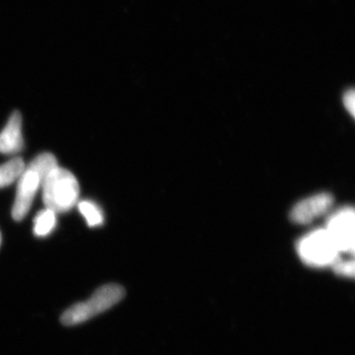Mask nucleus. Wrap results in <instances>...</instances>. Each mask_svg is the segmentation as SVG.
Instances as JSON below:
<instances>
[{
    "instance_id": "nucleus-1",
    "label": "nucleus",
    "mask_w": 355,
    "mask_h": 355,
    "mask_svg": "<svg viewBox=\"0 0 355 355\" xmlns=\"http://www.w3.org/2000/svg\"><path fill=\"white\" fill-rule=\"evenodd\" d=\"M46 209L55 214L69 211L78 202L80 187L76 176L69 170L58 167L42 184Z\"/></svg>"
},
{
    "instance_id": "nucleus-2",
    "label": "nucleus",
    "mask_w": 355,
    "mask_h": 355,
    "mask_svg": "<svg viewBox=\"0 0 355 355\" xmlns=\"http://www.w3.org/2000/svg\"><path fill=\"white\" fill-rule=\"evenodd\" d=\"M125 291L119 284H106L94 292L88 300L71 306L62 314V323L76 326L106 312L125 297Z\"/></svg>"
},
{
    "instance_id": "nucleus-3",
    "label": "nucleus",
    "mask_w": 355,
    "mask_h": 355,
    "mask_svg": "<svg viewBox=\"0 0 355 355\" xmlns=\"http://www.w3.org/2000/svg\"><path fill=\"white\" fill-rule=\"evenodd\" d=\"M297 253L301 260L315 268L333 266L340 253L326 229L311 231L299 240Z\"/></svg>"
},
{
    "instance_id": "nucleus-4",
    "label": "nucleus",
    "mask_w": 355,
    "mask_h": 355,
    "mask_svg": "<svg viewBox=\"0 0 355 355\" xmlns=\"http://www.w3.org/2000/svg\"><path fill=\"white\" fill-rule=\"evenodd\" d=\"M354 209L345 207L334 212L327 222L324 229L340 254L354 252Z\"/></svg>"
},
{
    "instance_id": "nucleus-5",
    "label": "nucleus",
    "mask_w": 355,
    "mask_h": 355,
    "mask_svg": "<svg viewBox=\"0 0 355 355\" xmlns=\"http://www.w3.org/2000/svg\"><path fill=\"white\" fill-rule=\"evenodd\" d=\"M43 180L31 168L26 166L24 172L18 179L17 193L12 207V217L15 221H21L29 214L34 198L42 188Z\"/></svg>"
},
{
    "instance_id": "nucleus-6",
    "label": "nucleus",
    "mask_w": 355,
    "mask_h": 355,
    "mask_svg": "<svg viewBox=\"0 0 355 355\" xmlns=\"http://www.w3.org/2000/svg\"><path fill=\"white\" fill-rule=\"evenodd\" d=\"M334 198L331 193H320L300 200L291 211V219L294 223L308 224L324 216L331 209Z\"/></svg>"
},
{
    "instance_id": "nucleus-7",
    "label": "nucleus",
    "mask_w": 355,
    "mask_h": 355,
    "mask_svg": "<svg viewBox=\"0 0 355 355\" xmlns=\"http://www.w3.org/2000/svg\"><path fill=\"white\" fill-rule=\"evenodd\" d=\"M24 147L22 135V116L18 111L13 112L6 128L0 132V153L15 154Z\"/></svg>"
},
{
    "instance_id": "nucleus-8",
    "label": "nucleus",
    "mask_w": 355,
    "mask_h": 355,
    "mask_svg": "<svg viewBox=\"0 0 355 355\" xmlns=\"http://www.w3.org/2000/svg\"><path fill=\"white\" fill-rule=\"evenodd\" d=\"M25 168L24 161L18 157L0 165V189L10 186L19 179Z\"/></svg>"
},
{
    "instance_id": "nucleus-9",
    "label": "nucleus",
    "mask_w": 355,
    "mask_h": 355,
    "mask_svg": "<svg viewBox=\"0 0 355 355\" xmlns=\"http://www.w3.org/2000/svg\"><path fill=\"white\" fill-rule=\"evenodd\" d=\"M57 226V214L51 209H44L34 219V234L37 237H46Z\"/></svg>"
},
{
    "instance_id": "nucleus-10",
    "label": "nucleus",
    "mask_w": 355,
    "mask_h": 355,
    "mask_svg": "<svg viewBox=\"0 0 355 355\" xmlns=\"http://www.w3.org/2000/svg\"><path fill=\"white\" fill-rule=\"evenodd\" d=\"M28 167L34 170L44 182L53 170L57 169L58 164L57 158L53 154L44 153L37 156Z\"/></svg>"
},
{
    "instance_id": "nucleus-11",
    "label": "nucleus",
    "mask_w": 355,
    "mask_h": 355,
    "mask_svg": "<svg viewBox=\"0 0 355 355\" xmlns=\"http://www.w3.org/2000/svg\"><path fill=\"white\" fill-rule=\"evenodd\" d=\"M78 209L87 222L89 227H97L104 223L102 210L96 203L90 200H83L78 203Z\"/></svg>"
},
{
    "instance_id": "nucleus-12",
    "label": "nucleus",
    "mask_w": 355,
    "mask_h": 355,
    "mask_svg": "<svg viewBox=\"0 0 355 355\" xmlns=\"http://www.w3.org/2000/svg\"><path fill=\"white\" fill-rule=\"evenodd\" d=\"M334 270L336 273L345 277H354V260H342L338 259L333 265Z\"/></svg>"
},
{
    "instance_id": "nucleus-13",
    "label": "nucleus",
    "mask_w": 355,
    "mask_h": 355,
    "mask_svg": "<svg viewBox=\"0 0 355 355\" xmlns=\"http://www.w3.org/2000/svg\"><path fill=\"white\" fill-rule=\"evenodd\" d=\"M355 94L354 89H350V90L345 92V96H343V105H345V109L349 112L352 116H354V111H355Z\"/></svg>"
},
{
    "instance_id": "nucleus-14",
    "label": "nucleus",
    "mask_w": 355,
    "mask_h": 355,
    "mask_svg": "<svg viewBox=\"0 0 355 355\" xmlns=\"http://www.w3.org/2000/svg\"><path fill=\"white\" fill-rule=\"evenodd\" d=\"M1 242H2V237H1V232H0V246H1Z\"/></svg>"
}]
</instances>
